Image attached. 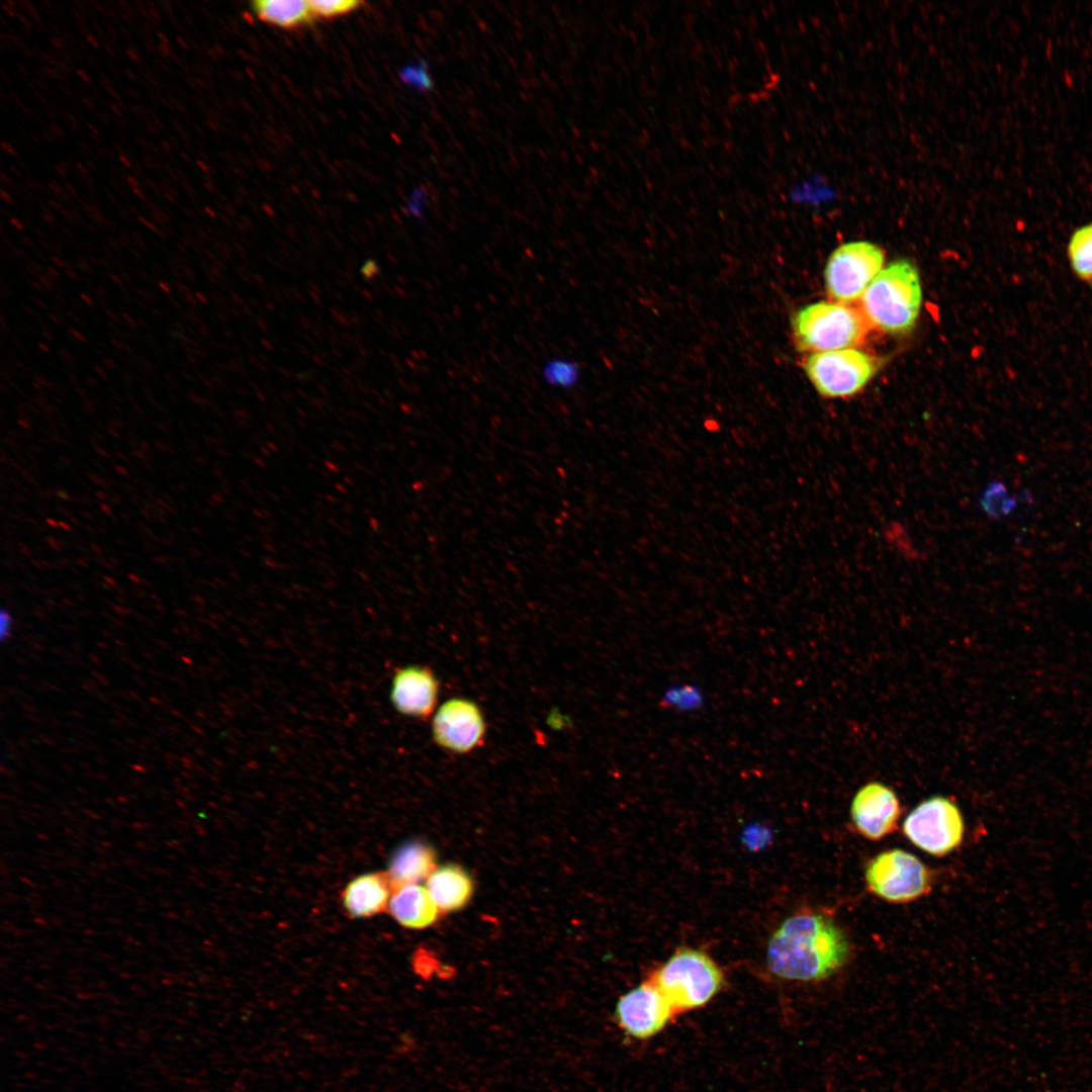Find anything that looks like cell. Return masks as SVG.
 Masks as SVG:
<instances>
[{
    "instance_id": "52a82bcc",
    "label": "cell",
    "mask_w": 1092,
    "mask_h": 1092,
    "mask_svg": "<svg viewBox=\"0 0 1092 1092\" xmlns=\"http://www.w3.org/2000/svg\"><path fill=\"white\" fill-rule=\"evenodd\" d=\"M902 829L915 846L941 857L961 845L965 823L954 802L943 796H933L920 802L907 815Z\"/></svg>"
},
{
    "instance_id": "8fae6325",
    "label": "cell",
    "mask_w": 1092,
    "mask_h": 1092,
    "mask_svg": "<svg viewBox=\"0 0 1092 1092\" xmlns=\"http://www.w3.org/2000/svg\"><path fill=\"white\" fill-rule=\"evenodd\" d=\"M901 805L888 786L872 782L862 786L850 805L851 822L861 836L877 841L897 829Z\"/></svg>"
},
{
    "instance_id": "7c38bea8",
    "label": "cell",
    "mask_w": 1092,
    "mask_h": 1092,
    "mask_svg": "<svg viewBox=\"0 0 1092 1092\" xmlns=\"http://www.w3.org/2000/svg\"><path fill=\"white\" fill-rule=\"evenodd\" d=\"M438 695L439 681L429 667L407 665L395 670L390 700L400 714L428 718L436 708Z\"/></svg>"
},
{
    "instance_id": "ac0fdd59",
    "label": "cell",
    "mask_w": 1092,
    "mask_h": 1092,
    "mask_svg": "<svg viewBox=\"0 0 1092 1092\" xmlns=\"http://www.w3.org/2000/svg\"><path fill=\"white\" fill-rule=\"evenodd\" d=\"M1069 264L1074 274L1084 282H1092V222L1078 228L1067 246Z\"/></svg>"
},
{
    "instance_id": "2e32d148",
    "label": "cell",
    "mask_w": 1092,
    "mask_h": 1092,
    "mask_svg": "<svg viewBox=\"0 0 1092 1092\" xmlns=\"http://www.w3.org/2000/svg\"><path fill=\"white\" fill-rule=\"evenodd\" d=\"M436 868V850L425 841L413 840L393 853L386 874L394 890L427 880Z\"/></svg>"
},
{
    "instance_id": "9c48e42d",
    "label": "cell",
    "mask_w": 1092,
    "mask_h": 1092,
    "mask_svg": "<svg viewBox=\"0 0 1092 1092\" xmlns=\"http://www.w3.org/2000/svg\"><path fill=\"white\" fill-rule=\"evenodd\" d=\"M675 1016L665 996L648 979L621 996L615 1008L616 1023L637 1039L657 1034Z\"/></svg>"
},
{
    "instance_id": "277c9868",
    "label": "cell",
    "mask_w": 1092,
    "mask_h": 1092,
    "mask_svg": "<svg viewBox=\"0 0 1092 1092\" xmlns=\"http://www.w3.org/2000/svg\"><path fill=\"white\" fill-rule=\"evenodd\" d=\"M791 326L797 348L810 354L853 348L871 328L860 309L829 301L799 309Z\"/></svg>"
},
{
    "instance_id": "8992f818",
    "label": "cell",
    "mask_w": 1092,
    "mask_h": 1092,
    "mask_svg": "<svg viewBox=\"0 0 1092 1092\" xmlns=\"http://www.w3.org/2000/svg\"><path fill=\"white\" fill-rule=\"evenodd\" d=\"M881 365V358L849 348L809 354L804 370L820 395L845 398L858 393Z\"/></svg>"
},
{
    "instance_id": "6da1fadb",
    "label": "cell",
    "mask_w": 1092,
    "mask_h": 1092,
    "mask_svg": "<svg viewBox=\"0 0 1092 1092\" xmlns=\"http://www.w3.org/2000/svg\"><path fill=\"white\" fill-rule=\"evenodd\" d=\"M850 954L848 937L834 919L806 909L788 917L772 933L766 963L778 978L818 982L841 970Z\"/></svg>"
},
{
    "instance_id": "30bf717a",
    "label": "cell",
    "mask_w": 1092,
    "mask_h": 1092,
    "mask_svg": "<svg viewBox=\"0 0 1092 1092\" xmlns=\"http://www.w3.org/2000/svg\"><path fill=\"white\" fill-rule=\"evenodd\" d=\"M486 725L478 705L465 698H452L436 711L432 722L435 742L442 748L467 753L479 746Z\"/></svg>"
},
{
    "instance_id": "7a4b0ae2",
    "label": "cell",
    "mask_w": 1092,
    "mask_h": 1092,
    "mask_svg": "<svg viewBox=\"0 0 1092 1092\" xmlns=\"http://www.w3.org/2000/svg\"><path fill=\"white\" fill-rule=\"evenodd\" d=\"M922 302L917 267L909 260L891 262L860 297V311L871 327L899 335L913 329Z\"/></svg>"
},
{
    "instance_id": "9a60e30c",
    "label": "cell",
    "mask_w": 1092,
    "mask_h": 1092,
    "mask_svg": "<svg viewBox=\"0 0 1092 1092\" xmlns=\"http://www.w3.org/2000/svg\"><path fill=\"white\" fill-rule=\"evenodd\" d=\"M387 910L400 925L413 929L431 926L442 914L427 888L420 884L394 889Z\"/></svg>"
},
{
    "instance_id": "ba28073f",
    "label": "cell",
    "mask_w": 1092,
    "mask_h": 1092,
    "mask_svg": "<svg viewBox=\"0 0 1092 1092\" xmlns=\"http://www.w3.org/2000/svg\"><path fill=\"white\" fill-rule=\"evenodd\" d=\"M884 251L867 241L840 245L829 256L824 280L828 295L836 302L848 304L861 297L868 286L883 269Z\"/></svg>"
},
{
    "instance_id": "5b68a950",
    "label": "cell",
    "mask_w": 1092,
    "mask_h": 1092,
    "mask_svg": "<svg viewBox=\"0 0 1092 1092\" xmlns=\"http://www.w3.org/2000/svg\"><path fill=\"white\" fill-rule=\"evenodd\" d=\"M868 890L889 903L904 904L927 895L931 871L916 855L901 848L880 852L864 868Z\"/></svg>"
},
{
    "instance_id": "e0dca14e",
    "label": "cell",
    "mask_w": 1092,
    "mask_h": 1092,
    "mask_svg": "<svg viewBox=\"0 0 1092 1092\" xmlns=\"http://www.w3.org/2000/svg\"><path fill=\"white\" fill-rule=\"evenodd\" d=\"M252 9L260 20L282 28L306 24L313 16L309 1L302 0H258Z\"/></svg>"
},
{
    "instance_id": "4fadbf2b",
    "label": "cell",
    "mask_w": 1092,
    "mask_h": 1092,
    "mask_svg": "<svg viewBox=\"0 0 1092 1092\" xmlns=\"http://www.w3.org/2000/svg\"><path fill=\"white\" fill-rule=\"evenodd\" d=\"M393 892L386 873H368L352 880L344 889L342 903L354 917H369L388 909Z\"/></svg>"
},
{
    "instance_id": "ffe728a7",
    "label": "cell",
    "mask_w": 1092,
    "mask_h": 1092,
    "mask_svg": "<svg viewBox=\"0 0 1092 1092\" xmlns=\"http://www.w3.org/2000/svg\"><path fill=\"white\" fill-rule=\"evenodd\" d=\"M1018 504V498L1009 492L1002 481L998 480L990 482L979 499L980 509L992 519L1008 517L1017 509Z\"/></svg>"
},
{
    "instance_id": "3957f363",
    "label": "cell",
    "mask_w": 1092,
    "mask_h": 1092,
    "mask_svg": "<svg viewBox=\"0 0 1092 1092\" xmlns=\"http://www.w3.org/2000/svg\"><path fill=\"white\" fill-rule=\"evenodd\" d=\"M675 1014L703 1007L724 985L720 967L706 952L684 947L656 968L649 979Z\"/></svg>"
},
{
    "instance_id": "603a6c76",
    "label": "cell",
    "mask_w": 1092,
    "mask_h": 1092,
    "mask_svg": "<svg viewBox=\"0 0 1092 1092\" xmlns=\"http://www.w3.org/2000/svg\"><path fill=\"white\" fill-rule=\"evenodd\" d=\"M12 628V616L8 609L2 608L0 612V637L1 641H6L11 634Z\"/></svg>"
},
{
    "instance_id": "5bb4252c",
    "label": "cell",
    "mask_w": 1092,
    "mask_h": 1092,
    "mask_svg": "<svg viewBox=\"0 0 1092 1092\" xmlns=\"http://www.w3.org/2000/svg\"><path fill=\"white\" fill-rule=\"evenodd\" d=\"M425 887L441 913L462 909L474 892L470 874L457 863L437 867L426 880Z\"/></svg>"
},
{
    "instance_id": "7402d4cb",
    "label": "cell",
    "mask_w": 1092,
    "mask_h": 1092,
    "mask_svg": "<svg viewBox=\"0 0 1092 1092\" xmlns=\"http://www.w3.org/2000/svg\"><path fill=\"white\" fill-rule=\"evenodd\" d=\"M400 77L403 82L421 91H428L433 87V80L429 74L428 66L423 62L403 68Z\"/></svg>"
},
{
    "instance_id": "44dd1931",
    "label": "cell",
    "mask_w": 1092,
    "mask_h": 1092,
    "mask_svg": "<svg viewBox=\"0 0 1092 1092\" xmlns=\"http://www.w3.org/2000/svg\"><path fill=\"white\" fill-rule=\"evenodd\" d=\"M313 16L334 18L356 10L362 2L354 0H314L309 1Z\"/></svg>"
},
{
    "instance_id": "d6986e66",
    "label": "cell",
    "mask_w": 1092,
    "mask_h": 1092,
    "mask_svg": "<svg viewBox=\"0 0 1092 1092\" xmlns=\"http://www.w3.org/2000/svg\"><path fill=\"white\" fill-rule=\"evenodd\" d=\"M540 376L543 382L552 388L571 390L580 379V367L571 358L554 356L542 364Z\"/></svg>"
}]
</instances>
